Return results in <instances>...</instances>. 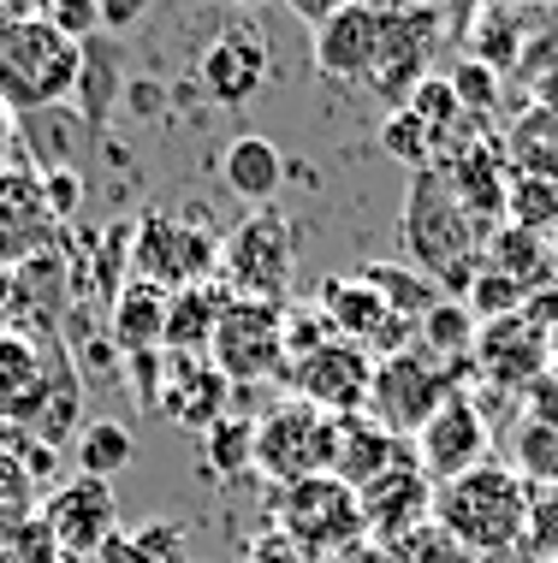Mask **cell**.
Listing matches in <instances>:
<instances>
[{
  "instance_id": "cell-1",
  "label": "cell",
  "mask_w": 558,
  "mask_h": 563,
  "mask_svg": "<svg viewBox=\"0 0 558 563\" xmlns=\"http://www.w3.org/2000/svg\"><path fill=\"white\" fill-rule=\"evenodd\" d=\"M481 225L458 208V196L440 173H411V190H404V250H411V267L428 273L446 297H458L475 285L481 273Z\"/></svg>"
},
{
  "instance_id": "cell-2",
  "label": "cell",
  "mask_w": 558,
  "mask_h": 563,
  "mask_svg": "<svg viewBox=\"0 0 558 563\" xmlns=\"http://www.w3.org/2000/svg\"><path fill=\"white\" fill-rule=\"evenodd\" d=\"M529 498L535 486L505 463H481L470 475L434 486V522L446 528L463 552L475 558H500L511 545H523V528H529Z\"/></svg>"
},
{
  "instance_id": "cell-3",
  "label": "cell",
  "mask_w": 558,
  "mask_h": 563,
  "mask_svg": "<svg viewBox=\"0 0 558 563\" xmlns=\"http://www.w3.org/2000/svg\"><path fill=\"white\" fill-rule=\"evenodd\" d=\"M78 71L84 48L48 24V7L24 12V19H0V101L12 108V119L54 113L78 89Z\"/></svg>"
},
{
  "instance_id": "cell-4",
  "label": "cell",
  "mask_w": 558,
  "mask_h": 563,
  "mask_svg": "<svg viewBox=\"0 0 558 563\" xmlns=\"http://www.w3.org/2000/svg\"><path fill=\"white\" fill-rule=\"evenodd\" d=\"M297 279V225L280 208H250L232 232H220V285L250 302L292 309Z\"/></svg>"
},
{
  "instance_id": "cell-5",
  "label": "cell",
  "mask_w": 558,
  "mask_h": 563,
  "mask_svg": "<svg viewBox=\"0 0 558 563\" xmlns=\"http://www.w3.org/2000/svg\"><path fill=\"white\" fill-rule=\"evenodd\" d=\"M208 362L226 386H267V379H285L292 356H285V309L280 302H250L226 291L215 344H208Z\"/></svg>"
},
{
  "instance_id": "cell-6",
  "label": "cell",
  "mask_w": 558,
  "mask_h": 563,
  "mask_svg": "<svg viewBox=\"0 0 558 563\" xmlns=\"http://www.w3.org/2000/svg\"><path fill=\"white\" fill-rule=\"evenodd\" d=\"M451 391H458V368H446V362H434L422 344H411V350H398V356L374 362V386H369L363 416H374L392 439L411 445Z\"/></svg>"
},
{
  "instance_id": "cell-7",
  "label": "cell",
  "mask_w": 558,
  "mask_h": 563,
  "mask_svg": "<svg viewBox=\"0 0 558 563\" xmlns=\"http://www.w3.org/2000/svg\"><path fill=\"white\" fill-rule=\"evenodd\" d=\"M274 528L285 540H297L309 558H344L369 540L363 498L333 475H315L304 486H285L274 505Z\"/></svg>"
},
{
  "instance_id": "cell-8",
  "label": "cell",
  "mask_w": 558,
  "mask_h": 563,
  "mask_svg": "<svg viewBox=\"0 0 558 563\" xmlns=\"http://www.w3.org/2000/svg\"><path fill=\"white\" fill-rule=\"evenodd\" d=\"M220 273V232L185 225L173 214H143L131 225V279H149L161 291H190Z\"/></svg>"
},
{
  "instance_id": "cell-9",
  "label": "cell",
  "mask_w": 558,
  "mask_h": 563,
  "mask_svg": "<svg viewBox=\"0 0 558 563\" xmlns=\"http://www.w3.org/2000/svg\"><path fill=\"white\" fill-rule=\"evenodd\" d=\"M327 456H333V416L297 398L255 416V475H267L280 493L327 475Z\"/></svg>"
},
{
  "instance_id": "cell-10",
  "label": "cell",
  "mask_w": 558,
  "mask_h": 563,
  "mask_svg": "<svg viewBox=\"0 0 558 563\" xmlns=\"http://www.w3.org/2000/svg\"><path fill=\"white\" fill-rule=\"evenodd\" d=\"M470 368L481 374V386L529 398L540 379H552V332H540L529 314L481 321L475 327V350H470Z\"/></svg>"
},
{
  "instance_id": "cell-11",
  "label": "cell",
  "mask_w": 558,
  "mask_h": 563,
  "mask_svg": "<svg viewBox=\"0 0 558 563\" xmlns=\"http://www.w3.org/2000/svg\"><path fill=\"white\" fill-rule=\"evenodd\" d=\"M66 368H72L66 356H54V362L42 356V339L30 327H7V332H0V428L36 433Z\"/></svg>"
},
{
  "instance_id": "cell-12",
  "label": "cell",
  "mask_w": 558,
  "mask_h": 563,
  "mask_svg": "<svg viewBox=\"0 0 558 563\" xmlns=\"http://www.w3.org/2000/svg\"><path fill=\"white\" fill-rule=\"evenodd\" d=\"M285 386H292L297 404L321 409V416H363L369 386H374V356L363 344L327 339L321 350H309L304 362H292Z\"/></svg>"
},
{
  "instance_id": "cell-13",
  "label": "cell",
  "mask_w": 558,
  "mask_h": 563,
  "mask_svg": "<svg viewBox=\"0 0 558 563\" xmlns=\"http://www.w3.org/2000/svg\"><path fill=\"white\" fill-rule=\"evenodd\" d=\"M416 451V468L428 475L434 486L470 475V468L493 463V433H488V416L470 404V391H451V398L434 409V421L411 439Z\"/></svg>"
},
{
  "instance_id": "cell-14",
  "label": "cell",
  "mask_w": 558,
  "mask_h": 563,
  "mask_svg": "<svg viewBox=\"0 0 558 563\" xmlns=\"http://www.w3.org/2000/svg\"><path fill=\"white\" fill-rule=\"evenodd\" d=\"M36 516H42V528H48L54 545H59L72 563H78V558H101V545L119 534L113 486H108V481H89V475L54 486L48 505H42Z\"/></svg>"
},
{
  "instance_id": "cell-15",
  "label": "cell",
  "mask_w": 558,
  "mask_h": 563,
  "mask_svg": "<svg viewBox=\"0 0 558 563\" xmlns=\"http://www.w3.org/2000/svg\"><path fill=\"white\" fill-rule=\"evenodd\" d=\"M434 173L451 185L458 208L481 225V232L505 225V208H511L517 178H511V166H505V155H500V136H470V143H458L440 166H434Z\"/></svg>"
},
{
  "instance_id": "cell-16",
  "label": "cell",
  "mask_w": 558,
  "mask_h": 563,
  "mask_svg": "<svg viewBox=\"0 0 558 563\" xmlns=\"http://www.w3.org/2000/svg\"><path fill=\"white\" fill-rule=\"evenodd\" d=\"M267 71H274V59H267V42L250 24H226L196 59V84L215 108H250L262 96Z\"/></svg>"
},
{
  "instance_id": "cell-17",
  "label": "cell",
  "mask_w": 558,
  "mask_h": 563,
  "mask_svg": "<svg viewBox=\"0 0 558 563\" xmlns=\"http://www.w3.org/2000/svg\"><path fill=\"white\" fill-rule=\"evenodd\" d=\"M357 498H363V522H369L374 545H404L416 528L434 522V481L416 468V456H404L398 468L369 481Z\"/></svg>"
},
{
  "instance_id": "cell-18",
  "label": "cell",
  "mask_w": 558,
  "mask_h": 563,
  "mask_svg": "<svg viewBox=\"0 0 558 563\" xmlns=\"http://www.w3.org/2000/svg\"><path fill=\"white\" fill-rule=\"evenodd\" d=\"M48 202H42V173L0 166V273L24 267L30 255L48 250Z\"/></svg>"
},
{
  "instance_id": "cell-19",
  "label": "cell",
  "mask_w": 558,
  "mask_h": 563,
  "mask_svg": "<svg viewBox=\"0 0 558 563\" xmlns=\"http://www.w3.org/2000/svg\"><path fill=\"white\" fill-rule=\"evenodd\" d=\"M404 456H416L404 439H392L374 416H333V456H327V475L344 481L351 493H363L369 481H381L386 468H398Z\"/></svg>"
},
{
  "instance_id": "cell-20",
  "label": "cell",
  "mask_w": 558,
  "mask_h": 563,
  "mask_svg": "<svg viewBox=\"0 0 558 563\" xmlns=\"http://www.w3.org/2000/svg\"><path fill=\"white\" fill-rule=\"evenodd\" d=\"M178 428H196L208 433L220 416H232V386L215 374V362L208 356H167V379H161V398H155Z\"/></svg>"
},
{
  "instance_id": "cell-21",
  "label": "cell",
  "mask_w": 558,
  "mask_h": 563,
  "mask_svg": "<svg viewBox=\"0 0 558 563\" xmlns=\"http://www.w3.org/2000/svg\"><path fill=\"white\" fill-rule=\"evenodd\" d=\"M481 273H500L523 297H540V291H558V250L517 232V225H493L481 238Z\"/></svg>"
},
{
  "instance_id": "cell-22",
  "label": "cell",
  "mask_w": 558,
  "mask_h": 563,
  "mask_svg": "<svg viewBox=\"0 0 558 563\" xmlns=\"http://www.w3.org/2000/svg\"><path fill=\"white\" fill-rule=\"evenodd\" d=\"M285 173L292 166H285L280 143H267L262 131H244L220 148V185L250 208H274V196L285 190Z\"/></svg>"
},
{
  "instance_id": "cell-23",
  "label": "cell",
  "mask_w": 558,
  "mask_h": 563,
  "mask_svg": "<svg viewBox=\"0 0 558 563\" xmlns=\"http://www.w3.org/2000/svg\"><path fill=\"white\" fill-rule=\"evenodd\" d=\"M315 314L327 321V332L333 339H344V344H374L386 332V302L374 297V285H363L357 273H333V279H321V291H315V302H309Z\"/></svg>"
},
{
  "instance_id": "cell-24",
  "label": "cell",
  "mask_w": 558,
  "mask_h": 563,
  "mask_svg": "<svg viewBox=\"0 0 558 563\" xmlns=\"http://www.w3.org/2000/svg\"><path fill=\"white\" fill-rule=\"evenodd\" d=\"M108 339L125 356H155L161 339H167V291L149 279H125L108 309Z\"/></svg>"
},
{
  "instance_id": "cell-25",
  "label": "cell",
  "mask_w": 558,
  "mask_h": 563,
  "mask_svg": "<svg viewBox=\"0 0 558 563\" xmlns=\"http://www.w3.org/2000/svg\"><path fill=\"white\" fill-rule=\"evenodd\" d=\"M500 155L511 178H535V185H558V113L529 101L523 119H511L500 136Z\"/></svg>"
},
{
  "instance_id": "cell-26",
  "label": "cell",
  "mask_w": 558,
  "mask_h": 563,
  "mask_svg": "<svg viewBox=\"0 0 558 563\" xmlns=\"http://www.w3.org/2000/svg\"><path fill=\"white\" fill-rule=\"evenodd\" d=\"M220 309H226V285H190V291H173L167 297V339L161 350L167 356H208L215 344V327H220Z\"/></svg>"
},
{
  "instance_id": "cell-27",
  "label": "cell",
  "mask_w": 558,
  "mask_h": 563,
  "mask_svg": "<svg viewBox=\"0 0 558 563\" xmlns=\"http://www.w3.org/2000/svg\"><path fill=\"white\" fill-rule=\"evenodd\" d=\"M357 279L374 285V297L386 302V314H398V321H411V327L434 309V302H446V291L428 279V273H416L404 262H363V267H357Z\"/></svg>"
},
{
  "instance_id": "cell-28",
  "label": "cell",
  "mask_w": 558,
  "mask_h": 563,
  "mask_svg": "<svg viewBox=\"0 0 558 563\" xmlns=\"http://www.w3.org/2000/svg\"><path fill=\"white\" fill-rule=\"evenodd\" d=\"M416 344L428 350L434 362H446V368H470V350H475V314L463 309L458 297L434 302V309L416 321Z\"/></svg>"
},
{
  "instance_id": "cell-29",
  "label": "cell",
  "mask_w": 558,
  "mask_h": 563,
  "mask_svg": "<svg viewBox=\"0 0 558 563\" xmlns=\"http://www.w3.org/2000/svg\"><path fill=\"white\" fill-rule=\"evenodd\" d=\"M203 468H208V481L255 475V416H220L203 433Z\"/></svg>"
},
{
  "instance_id": "cell-30",
  "label": "cell",
  "mask_w": 558,
  "mask_h": 563,
  "mask_svg": "<svg viewBox=\"0 0 558 563\" xmlns=\"http://www.w3.org/2000/svg\"><path fill=\"white\" fill-rule=\"evenodd\" d=\"M131 456H138V433L125 428V421H113V416H96V421H84V433H78V468L89 481H108L119 468H131Z\"/></svg>"
},
{
  "instance_id": "cell-31",
  "label": "cell",
  "mask_w": 558,
  "mask_h": 563,
  "mask_svg": "<svg viewBox=\"0 0 558 563\" xmlns=\"http://www.w3.org/2000/svg\"><path fill=\"white\" fill-rule=\"evenodd\" d=\"M101 563H185V528L178 522H138V534H113Z\"/></svg>"
},
{
  "instance_id": "cell-32",
  "label": "cell",
  "mask_w": 558,
  "mask_h": 563,
  "mask_svg": "<svg viewBox=\"0 0 558 563\" xmlns=\"http://www.w3.org/2000/svg\"><path fill=\"white\" fill-rule=\"evenodd\" d=\"M24 522H36V475L19 451H0V534H19Z\"/></svg>"
},
{
  "instance_id": "cell-33",
  "label": "cell",
  "mask_w": 558,
  "mask_h": 563,
  "mask_svg": "<svg viewBox=\"0 0 558 563\" xmlns=\"http://www.w3.org/2000/svg\"><path fill=\"white\" fill-rule=\"evenodd\" d=\"M381 148H386L392 161H404L411 173H428V166H434V136H428V125H422L411 108H392V113H386Z\"/></svg>"
},
{
  "instance_id": "cell-34",
  "label": "cell",
  "mask_w": 558,
  "mask_h": 563,
  "mask_svg": "<svg viewBox=\"0 0 558 563\" xmlns=\"http://www.w3.org/2000/svg\"><path fill=\"white\" fill-rule=\"evenodd\" d=\"M451 96H458V108H463V119H488L493 108H500V71L493 66H481V59H463L458 71H451Z\"/></svg>"
},
{
  "instance_id": "cell-35",
  "label": "cell",
  "mask_w": 558,
  "mask_h": 563,
  "mask_svg": "<svg viewBox=\"0 0 558 563\" xmlns=\"http://www.w3.org/2000/svg\"><path fill=\"white\" fill-rule=\"evenodd\" d=\"M523 552H529L535 563H558V486H535L529 528H523Z\"/></svg>"
},
{
  "instance_id": "cell-36",
  "label": "cell",
  "mask_w": 558,
  "mask_h": 563,
  "mask_svg": "<svg viewBox=\"0 0 558 563\" xmlns=\"http://www.w3.org/2000/svg\"><path fill=\"white\" fill-rule=\"evenodd\" d=\"M398 558H404V563H481L475 552H463V545L451 540V534H446L440 522L416 528V534H411V540L398 545Z\"/></svg>"
},
{
  "instance_id": "cell-37",
  "label": "cell",
  "mask_w": 558,
  "mask_h": 563,
  "mask_svg": "<svg viewBox=\"0 0 558 563\" xmlns=\"http://www.w3.org/2000/svg\"><path fill=\"white\" fill-rule=\"evenodd\" d=\"M12 552H19V563H72V558L54 545L48 528H42V516H36V522H24L19 534H12Z\"/></svg>"
},
{
  "instance_id": "cell-38",
  "label": "cell",
  "mask_w": 558,
  "mask_h": 563,
  "mask_svg": "<svg viewBox=\"0 0 558 563\" xmlns=\"http://www.w3.org/2000/svg\"><path fill=\"white\" fill-rule=\"evenodd\" d=\"M78 173H42V202H48V220H72V208H78Z\"/></svg>"
},
{
  "instance_id": "cell-39",
  "label": "cell",
  "mask_w": 558,
  "mask_h": 563,
  "mask_svg": "<svg viewBox=\"0 0 558 563\" xmlns=\"http://www.w3.org/2000/svg\"><path fill=\"white\" fill-rule=\"evenodd\" d=\"M244 563H321V558H309L304 545H297V540H285L280 528H274V534H262V540L250 545V558H244Z\"/></svg>"
},
{
  "instance_id": "cell-40",
  "label": "cell",
  "mask_w": 558,
  "mask_h": 563,
  "mask_svg": "<svg viewBox=\"0 0 558 563\" xmlns=\"http://www.w3.org/2000/svg\"><path fill=\"white\" fill-rule=\"evenodd\" d=\"M138 19H143L138 0H108V7H101V30H125V24H138Z\"/></svg>"
},
{
  "instance_id": "cell-41",
  "label": "cell",
  "mask_w": 558,
  "mask_h": 563,
  "mask_svg": "<svg viewBox=\"0 0 558 563\" xmlns=\"http://www.w3.org/2000/svg\"><path fill=\"white\" fill-rule=\"evenodd\" d=\"M535 101H540V108H552V113H558V71H547V78L535 84Z\"/></svg>"
},
{
  "instance_id": "cell-42",
  "label": "cell",
  "mask_w": 558,
  "mask_h": 563,
  "mask_svg": "<svg viewBox=\"0 0 558 563\" xmlns=\"http://www.w3.org/2000/svg\"><path fill=\"white\" fill-rule=\"evenodd\" d=\"M12 136H19V119H12V108L0 101V155H7V143H12Z\"/></svg>"
},
{
  "instance_id": "cell-43",
  "label": "cell",
  "mask_w": 558,
  "mask_h": 563,
  "mask_svg": "<svg viewBox=\"0 0 558 563\" xmlns=\"http://www.w3.org/2000/svg\"><path fill=\"white\" fill-rule=\"evenodd\" d=\"M552 379H558V327H552Z\"/></svg>"
},
{
  "instance_id": "cell-44",
  "label": "cell",
  "mask_w": 558,
  "mask_h": 563,
  "mask_svg": "<svg viewBox=\"0 0 558 563\" xmlns=\"http://www.w3.org/2000/svg\"><path fill=\"white\" fill-rule=\"evenodd\" d=\"M7 327H12V321H7V314H0V332H7Z\"/></svg>"
}]
</instances>
